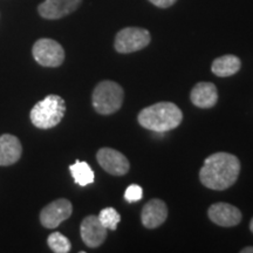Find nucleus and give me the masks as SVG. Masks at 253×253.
<instances>
[{
	"mask_svg": "<svg viewBox=\"0 0 253 253\" xmlns=\"http://www.w3.org/2000/svg\"><path fill=\"white\" fill-rule=\"evenodd\" d=\"M240 172L238 157L229 153H216L204 161L199 171L202 184L211 190L223 191L237 182Z\"/></svg>",
	"mask_w": 253,
	"mask_h": 253,
	"instance_id": "1",
	"label": "nucleus"
},
{
	"mask_svg": "<svg viewBox=\"0 0 253 253\" xmlns=\"http://www.w3.org/2000/svg\"><path fill=\"white\" fill-rule=\"evenodd\" d=\"M137 121L148 130L166 132L181 125L183 113L175 103L158 102L142 109L137 116Z\"/></svg>",
	"mask_w": 253,
	"mask_h": 253,
	"instance_id": "2",
	"label": "nucleus"
},
{
	"mask_svg": "<svg viewBox=\"0 0 253 253\" xmlns=\"http://www.w3.org/2000/svg\"><path fill=\"white\" fill-rule=\"evenodd\" d=\"M66 114V102L59 95H47L31 110L30 118L34 126L39 129L54 128L62 121Z\"/></svg>",
	"mask_w": 253,
	"mask_h": 253,
	"instance_id": "3",
	"label": "nucleus"
},
{
	"mask_svg": "<svg viewBox=\"0 0 253 253\" xmlns=\"http://www.w3.org/2000/svg\"><path fill=\"white\" fill-rule=\"evenodd\" d=\"M125 100L123 88L116 82L110 80L101 81L94 88L91 95V103L96 113L101 115H110L122 107Z\"/></svg>",
	"mask_w": 253,
	"mask_h": 253,
	"instance_id": "4",
	"label": "nucleus"
},
{
	"mask_svg": "<svg viewBox=\"0 0 253 253\" xmlns=\"http://www.w3.org/2000/svg\"><path fill=\"white\" fill-rule=\"evenodd\" d=\"M150 40L149 31L140 27H126L116 34L114 46L119 53L129 54L145 48Z\"/></svg>",
	"mask_w": 253,
	"mask_h": 253,
	"instance_id": "5",
	"label": "nucleus"
},
{
	"mask_svg": "<svg viewBox=\"0 0 253 253\" xmlns=\"http://www.w3.org/2000/svg\"><path fill=\"white\" fill-rule=\"evenodd\" d=\"M32 54L36 61L42 67L55 68L65 61V50L58 41L53 39H39L32 48Z\"/></svg>",
	"mask_w": 253,
	"mask_h": 253,
	"instance_id": "6",
	"label": "nucleus"
},
{
	"mask_svg": "<svg viewBox=\"0 0 253 253\" xmlns=\"http://www.w3.org/2000/svg\"><path fill=\"white\" fill-rule=\"evenodd\" d=\"M73 213V205L68 199L60 198L46 205L40 212V223L46 229H56Z\"/></svg>",
	"mask_w": 253,
	"mask_h": 253,
	"instance_id": "7",
	"label": "nucleus"
},
{
	"mask_svg": "<svg viewBox=\"0 0 253 253\" xmlns=\"http://www.w3.org/2000/svg\"><path fill=\"white\" fill-rule=\"evenodd\" d=\"M96 160L104 171L114 176L126 175L130 168L128 158L113 148H101L96 154Z\"/></svg>",
	"mask_w": 253,
	"mask_h": 253,
	"instance_id": "8",
	"label": "nucleus"
},
{
	"mask_svg": "<svg viewBox=\"0 0 253 253\" xmlns=\"http://www.w3.org/2000/svg\"><path fill=\"white\" fill-rule=\"evenodd\" d=\"M80 233L84 244L90 249L99 248L107 238V229L101 224L99 217L94 214L87 216L82 220Z\"/></svg>",
	"mask_w": 253,
	"mask_h": 253,
	"instance_id": "9",
	"label": "nucleus"
},
{
	"mask_svg": "<svg viewBox=\"0 0 253 253\" xmlns=\"http://www.w3.org/2000/svg\"><path fill=\"white\" fill-rule=\"evenodd\" d=\"M208 216L217 225L223 227H232L242 221V212L238 208L229 203H214L209 208Z\"/></svg>",
	"mask_w": 253,
	"mask_h": 253,
	"instance_id": "10",
	"label": "nucleus"
},
{
	"mask_svg": "<svg viewBox=\"0 0 253 253\" xmlns=\"http://www.w3.org/2000/svg\"><path fill=\"white\" fill-rule=\"evenodd\" d=\"M82 0H45L38 7L42 18L56 20L74 12L80 6Z\"/></svg>",
	"mask_w": 253,
	"mask_h": 253,
	"instance_id": "11",
	"label": "nucleus"
},
{
	"mask_svg": "<svg viewBox=\"0 0 253 253\" xmlns=\"http://www.w3.org/2000/svg\"><path fill=\"white\" fill-rule=\"evenodd\" d=\"M168 217V207L161 199H151L144 205L141 212V220L147 229L161 226Z\"/></svg>",
	"mask_w": 253,
	"mask_h": 253,
	"instance_id": "12",
	"label": "nucleus"
},
{
	"mask_svg": "<svg viewBox=\"0 0 253 253\" xmlns=\"http://www.w3.org/2000/svg\"><path fill=\"white\" fill-rule=\"evenodd\" d=\"M23 145L17 136L4 134L0 136V167L13 166L20 160Z\"/></svg>",
	"mask_w": 253,
	"mask_h": 253,
	"instance_id": "13",
	"label": "nucleus"
},
{
	"mask_svg": "<svg viewBox=\"0 0 253 253\" xmlns=\"http://www.w3.org/2000/svg\"><path fill=\"white\" fill-rule=\"evenodd\" d=\"M190 100L198 108H212L218 101V90L212 82H198L192 88Z\"/></svg>",
	"mask_w": 253,
	"mask_h": 253,
	"instance_id": "14",
	"label": "nucleus"
},
{
	"mask_svg": "<svg viewBox=\"0 0 253 253\" xmlns=\"http://www.w3.org/2000/svg\"><path fill=\"white\" fill-rule=\"evenodd\" d=\"M242 67V61L238 56L226 54L213 60L211 71L216 77L227 78L237 74Z\"/></svg>",
	"mask_w": 253,
	"mask_h": 253,
	"instance_id": "15",
	"label": "nucleus"
},
{
	"mask_svg": "<svg viewBox=\"0 0 253 253\" xmlns=\"http://www.w3.org/2000/svg\"><path fill=\"white\" fill-rule=\"evenodd\" d=\"M69 170H71V175L74 178L75 183L80 186H87L94 183V171L87 162L77 161V162L69 167Z\"/></svg>",
	"mask_w": 253,
	"mask_h": 253,
	"instance_id": "16",
	"label": "nucleus"
},
{
	"mask_svg": "<svg viewBox=\"0 0 253 253\" xmlns=\"http://www.w3.org/2000/svg\"><path fill=\"white\" fill-rule=\"evenodd\" d=\"M47 244H48L49 249L55 253H68L72 249L69 239L60 232L50 233L47 238Z\"/></svg>",
	"mask_w": 253,
	"mask_h": 253,
	"instance_id": "17",
	"label": "nucleus"
},
{
	"mask_svg": "<svg viewBox=\"0 0 253 253\" xmlns=\"http://www.w3.org/2000/svg\"><path fill=\"white\" fill-rule=\"evenodd\" d=\"M99 220L107 230L115 231L118 229L119 223L121 221V216L114 208H106L100 211Z\"/></svg>",
	"mask_w": 253,
	"mask_h": 253,
	"instance_id": "18",
	"label": "nucleus"
},
{
	"mask_svg": "<svg viewBox=\"0 0 253 253\" xmlns=\"http://www.w3.org/2000/svg\"><path fill=\"white\" fill-rule=\"evenodd\" d=\"M142 197H143V189H142L141 186L137 184L129 185L125 192L126 201L129 202V203L141 201Z\"/></svg>",
	"mask_w": 253,
	"mask_h": 253,
	"instance_id": "19",
	"label": "nucleus"
},
{
	"mask_svg": "<svg viewBox=\"0 0 253 253\" xmlns=\"http://www.w3.org/2000/svg\"><path fill=\"white\" fill-rule=\"evenodd\" d=\"M151 4L157 6V7H161V8H167V7H170V6H172L177 0H149Z\"/></svg>",
	"mask_w": 253,
	"mask_h": 253,
	"instance_id": "20",
	"label": "nucleus"
},
{
	"mask_svg": "<svg viewBox=\"0 0 253 253\" xmlns=\"http://www.w3.org/2000/svg\"><path fill=\"white\" fill-rule=\"evenodd\" d=\"M240 253H253V246H248V248L240 250Z\"/></svg>",
	"mask_w": 253,
	"mask_h": 253,
	"instance_id": "21",
	"label": "nucleus"
},
{
	"mask_svg": "<svg viewBox=\"0 0 253 253\" xmlns=\"http://www.w3.org/2000/svg\"><path fill=\"white\" fill-rule=\"evenodd\" d=\"M250 230H251V232L253 233V218L251 219V221H250Z\"/></svg>",
	"mask_w": 253,
	"mask_h": 253,
	"instance_id": "22",
	"label": "nucleus"
}]
</instances>
